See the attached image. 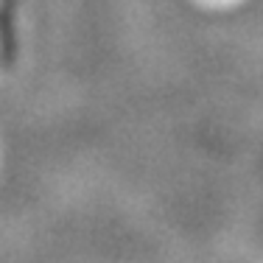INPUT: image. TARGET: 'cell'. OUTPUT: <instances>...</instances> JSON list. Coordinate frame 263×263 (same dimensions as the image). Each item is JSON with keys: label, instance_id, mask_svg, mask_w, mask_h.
I'll list each match as a JSON object with an SVG mask.
<instances>
[{"label": "cell", "instance_id": "6da1fadb", "mask_svg": "<svg viewBox=\"0 0 263 263\" xmlns=\"http://www.w3.org/2000/svg\"><path fill=\"white\" fill-rule=\"evenodd\" d=\"M199 3H204V6H230V3H235V0H199Z\"/></svg>", "mask_w": 263, "mask_h": 263}]
</instances>
